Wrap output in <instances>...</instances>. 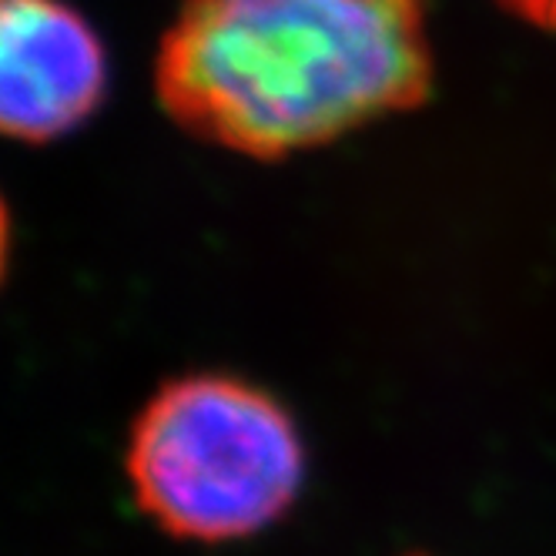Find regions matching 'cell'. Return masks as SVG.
I'll return each mask as SVG.
<instances>
[{
	"label": "cell",
	"mask_w": 556,
	"mask_h": 556,
	"mask_svg": "<svg viewBox=\"0 0 556 556\" xmlns=\"http://www.w3.org/2000/svg\"><path fill=\"white\" fill-rule=\"evenodd\" d=\"M8 262H11V212L4 205V198H0V282H4Z\"/></svg>",
	"instance_id": "5b68a950"
},
{
	"label": "cell",
	"mask_w": 556,
	"mask_h": 556,
	"mask_svg": "<svg viewBox=\"0 0 556 556\" xmlns=\"http://www.w3.org/2000/svg\"><path fill=\"white\" fill-rule=\"evenodd\" d=\"M108 91L101 37L64 0H0V138L51 144Z\"/></svg>",
	"instance_id": "3957f363"
},
{
	"label": "cell",
	"mask_w": 556,
	"mask_h": 556,
	"mask_svg": "<svg viewBox=\"0 0 556 556\" xmlns=\"http://www.w3.org/2000/svg\"><path fill=\"white\" fill-rule=\"evenodd\" d=\"M128 483L144 516L181 540L252 536L302 486L305 450L292 416L231 376H185L157 389L131 426Z\"/></svg>",
	"instance_id": "7a4b0ae2"
},
{
	"label": "cell",
	"mask_w": 556,
	"mask_h": 556,
	"mask_svg": "<svg viewBox=\"0 0 556 556\" xmlns=\"http://www.w3.org/2000/svg\"><path fill=\"white\" fill-rule=\"evenodd\" d=\"M500 4L536 27H556V0H500Z\"/></svg>",
	"instance_id": "277c9868"
},
{
	"label": "cell",
	"mask_w": 556,
	"mask_h": 556,
	"mask_svg": "<svg viewBox=\"0 0 556 556\" xmlns=\"http://www.w3.org/2000/svg\"><path fill=\"white\" fill-rule=\"evenodd\" d=\"M429 71L426 0H181L154 85L188 135L282 157L413 108Z\"/></svg>",
	"instance_id": "6da1fadb"
}]
</instances>
